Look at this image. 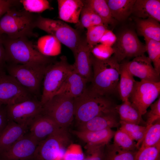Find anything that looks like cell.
<instances>
[{
	"label": "cell",
	"mask_w": 160,
	"mask_h": 160,
	"mask_svg": "<svg viewBox=\"0 0 160 160\" xmlns=\"http://www.w3.org/2000/svg\"><path fill=\"white\" fill-rule=\"evenodd\" d=\"M92 76L90 88L101 95L107 96L117 92L120 64L113 56L100 60L92 55Z\"/></svg>",
	"instance_id": "1"
},
{
	"label": "cell",
	"mask_w": 160,
	"mask_h": 160,
	"mask_svg": "<svg viewBox=\"0 0 160 160\" xmlns=\"http://www.w3.org/2000/svg\"><path fill=\"white\" fill-rule=\"evenodd\" d=\"M1 36L5 50L6 64H50V57L42 54L28 38H11L5 35Z\"/></svg>",
	"instance_id": "2"
},
{
	"label": "cell",
	"mask_w": 160,
	"mask_h": 160,
	"mask_svg": "<svg viewBox=\"0 0 160 160\" xmlns=\"http://www.w3.org/2000/svg\"><path fill=\"white\" fill-rule=\"evenodd\" d=\"M38 16L25 9L11 8L0 20V36L5 35L11 38L37 37L33 30Z\"/></svg>",
	"instance_id": "3"
},
{
	"label": "cell",
	"mask_w": 160,
	"mask_h": 160,
	"mask_svg": "<svg viewBox=\"0 0 160 160\" xmlns=\"http://www.w3.org/2000/svg\"><path fill=\"white\" fill-rule=\"evenodd\" d=\"M115 106L107 96L87 88L81 95L74 99V117L80 125L114 109Z\"/></svg>",
	"instance_id": "4"
},
{
	"label": "cell",
	"mask_w": 160,
	"mask_h": 160,
	"mask_svg": "<svg viewBox=\"0 0 160 160\" xmlns=\"http://www.w3.org/2000/svg\"><path fill=\"white\" fill-rule=\"evenodd\" d=\"M49 64L7 63L5 69L8 74L34 96L39 94L41 82Z\"/></svg>",
	"instance_id": "5"
},
{
	"label": "cell",
	"mask_w": 160,
	"mask_h": 160,
	"mask_svg": "<svg viewBox=\"0 0 160 160\" xmlns=\"http://www.w3.org/2000/svg\"><path fill=\"white\" fill-rule=\"evenodd\" d=\"M37 28L56 38L61 44L74 54L82 40L78 31L60 20H56L38 15L36 23Z\"/></svg>",
	"instance_id": "6"
},
{
	"label": "cell",
	"mask_w": 160,
	"mask_h": 160,
	"mask_svg": "<svg viewBox=\"0 0 160 160\" xmlns=\"http://www.w3.org/2000/svg\"><path fill=\"white\" fill-rule=\"evenodd\" d=\"M73 69L65 56L47 66L43 79V87L40 101L43 105L55 95L66 79Z\"/></svg>",
	"instance_id": "7"
},
{
	"label": "cell",
	"mask_w": 160,
	"mask_h": 160,
	"mask_svg": "<svg viewBox=\"0 0 160 160\" xmlns=\"http://www.w3.org/2000/svg\"><path fill=\"white\" fill-rule=\"evenodd\" d=\"M70 140L67 128H60L39 143L33 160H62Z\"/></svg>",
	"instance_id": "8"
},
{
	"label": "cell",
	"mask_w": 160,
	"mask_h": 160,
	"mask_svg": "<svg viewBox=\"0 0 160 160\" xmlns=\"http://www.w3.org/2000/svg\"><path fill=\"white\" fill-rule=\"evenodd\" d=\"M42 113L60 127L67 128L74 117V98L56 95L43 105Z\"/></svg>",
	"instance_id": "9"
},
{
	"label": "cell",
	"mask_w": 160,
	"mask_h": 160,
	"mask_svg": "<svg viewBox=\"0 0 160 160\" xmlns=\"http://www.w3.org/2000/svg\"><path fill=\"white\" fill-rule=\"evenodd\" d=\"M160 93V81H136L129 100L142 116L146 113L148 108L159 97Z\"/></svg>",
	"instance_id": "10"
},
{
	"label": "cell",
	"mask_w": 160,
	"mask_h": 160,
	"mask_svg": "<svg viewBox=\"0 0 160 160\" xmlns=\"http://www.w3.org/2000/svg\"><path fill=\"white\" fill-rule=\"evenodd\" d=\"M112 47L114 56L119 63L127 57L145 54L146 52L145 45L140 41L135 33L130 29L121 32Z\"/></svg>",
	"instance_id": "11"
},
{
	"label": "cell",
	"mask_w": 160,
	"mask_h": 160,
	"mask_svg": "<svg viewBox=\"0 0 160 160\" xmlns=\"http://www.w3.org/2000/svg\"><path fill=\"white\" fill-rule=\"evenodd\" d=\"M14 78L0 71V107L31 99L34 97Z\"/></svg>",
	"instance_id": "12"
},
{
	"label": "cell",
	"mask_w": 160,
	"mask_h": 160,
	"mask_svg": "<svg viewBox=\"0 0 160 160\" xmlns=\"http://www.w3.org/2000/svg\"><path fill=\"white\" fill-rule=\"evenodd\" d=\"M9 121L29 126L32 121L42 113L43 105L34 97L20 103L5 106Z\"/></svg>",
	"instance_id": "13"
},
{
	"label": "cell",
	"mask_w": 160,
	"mask_h": 160,
	"mask_svg": "<svg viewBox=\"0 0 160 160\" xmlns=\"http://www.w3.org/2000/svg\"><path fill=\"white\" fill-rule=\"evenodd\" d=\"M38 144L28 132L8 148L0 153V160H33Z\"/></svg>",
	"instance_id": "14"
},
{
	"label": "cell",
	"mask_w": 160,
	"mask_h": 160,
	"mask_svg": "<svg viewBox=\"0 0 160 160\" xmlns=\"http://www.w3.org/2000/svg\"><path fill=\"white\" fill-rule=\"evenodd\" d=\"M123 64L133 76L143 80L155 82L160 81V74L153 66L150 59L145 54L135 57L131 61Z\"/></svg>",
	"instance_id": "15"
},
{
	"label": "cell",
	"mask_w": 160,
	"mask_h": 160,
	"mask_svg": "<svg viewBox=\"0 0 160 160\" xmlns=\"http://www.w3.org/2000/svg\"><path fill=\"white\" fill-rule=\"evenodd\" d=\"M73 55L74 70L88 82L91 81L92 76V54L85 39H82Z\"/></svg>",
	"instance_id": "16"
},
{
	"label": "cell",
	"mask_w": 160,
	"mask_h": 160,
	"mask_svg": "<svg viewBox=\"0 0 160 160\" xmlns=\"http://www.w3.org/2000/svg\"><path fill=\"white\" fill-rule=\"evenodd\" d=\"M60 128L50 117L41 113L30 124L29 133L39 143Z\"/></svg>",
	"instance_id": "17"
},
{
	"label": "cell",
	"mask_w": 160,
	"mask_h": 160,
	"mask_svg": "<svg viewBox=\"0 0 160 160\" xmlns=\"http://www.w3.org/2000/svg\"><path fill=\"white\" fill-rule=\"evenodd\" d=\"M88 82L73 69L68 76L56 94L73 98L81 95L86 90Z\"/></svg>",
	"instance_id": "18"
},
{
	"label": "cell",
	"mask_w": 160,
	"mask_h": 160,
	"mask_svg": "<svg viewBox=\"0 0 160 160\" xmlns=\"http://www.w3.org/2000/svg\"><path fill=\"white\" fill-rule=\"evenodd\" d=\"M115 109L100 114L79 125V130L94 131L117 127L120 125Z\"/></svg>",
	"instance_id": "19"
},
{
	"label": "cell",
	"mask_w": 160,
	"mask_h": 160,
	"mask_svg": "<svg viewBox=\"0 0 160 160\" xmlns=\"http://www.w3.org/2000/svg\"><path fill=\"white\" fill-rule=\"evenodd\" d=\"M60 19L65 22L78 24L84 5V1L81 0H57Z\"/></svg>",
	"instance_id": "20"
},
{
	"label": "cell",
	"mask_w": 160,
	"mask_h": 160,
	"mask_svg": "<svg viewBox=\"0 0 160 160\" xmlns=\"http://www.w3.org/2000/svg\"><path fill=\"white\" fill-rule=\"evenodd\" d=\"M29 126L9 121L0 135V153L8 148L26 134Z\"/></svg>",
	"instance_id": "21"
},
{
	"label": "cell",
	"mask_w": 160,
	"mask_h": 160,
	"mask_svg": "<svg viewBox=\"0 0 160 160\" xmlns=\"http://www.w3.org/2000/svg\"><path fill=\"white\" fill-rule=\"evenodd\" d=\"M136 18H151L160 22L159 0H136L132 13Z\"/></svg>",
	"instance_id": "22"
},
{
	"label": "cell",
	"mask_w": 160,
	"mask_h": 160,
	"mask_svg": "<svg viewBox=\"0 0 160 160\" xmlns=\"http://www.w3.org/2000/svg\"><path fill=\"white\" fill-rule=\"evenodd\" d=\"M74 133L87 144L95 145H106L108 144L115 133L111 129L94 131L79 130Z\"/></svg>",
	"instance_id": "23"
},
{
	"label": "cell",
	"mask_w": 160,
	"mask_h": 160,
	"mask_svg": "<svg viewBox=\"0 0 160 160\" xmlns=\"http://www.w3.org/2000/svg\"><path fill=\"white\" fill-rule=\"evenodd\" d=\"M137 31L144 38L160 41L159 22L151 18L135 20Z\"/></svg>",
	"instance_id": "24"
},
{
	"label": "cell",
	"mask_w": 160,
	"mask_h": 160,
	"mask_svg": "<svg viewBox=\"0 0 160 160\" xmlns=\"http://www.w3.org/2000/svg\"><path fill=\"white\" fill-rule=\"evenodd\" d=\"M113 18L116 21L126 20L132 14L136 0H106Z\"/></svg>",
	"instance_id": "25"
},
{
	"label": "cell",
	"mask_w": 160,
	"mask_h": 160,
	"mask_svg": "<svg viewBox=\"0 0 160 160\" xmlns=\"http://www.w3.org/2000/svg\"><path fill=\"white\" fill-rule=\"evenodd\" d=\"M115 109L119 115L120 121L139 125L144 122L139 111L129 100L115 105Z\"/></svg>",
	"instance_id": "26"
},
{
	"label": "cell",
	"mask_w": 160,
	"mask_h": 160,
	"mask_svg": "<svg viewBox=\"0 0 160 160\" xmlns=\"http://www.w3.org/2000/svg\"><path fill=\"white\" fill-rule=\"evenodd\" d=\"M135 81L133 76L123 64H120V76L117 92L123 102L129 100Z\"/></svg>",
	"instance_id": "27"
},
{
	"label": "cell",
	"mask_w": 160,
	"mask_h": 160,
	"mask_svg": "<svg viewBox=\"0 0 160 160\" xmlns=\"http://www.w3.org/2000/svg\"><path fill=\"white\" fill-rule=\"evenodd\" d=\"M37 47L42 54L48 57L57 56L61 52V43L53 36L49 34L39 38Z\"/></svg>",
	"instance_id": "28"
},
{
	"label": "cell",
	"mask_w": 160,
	"mask_h": 160,
	"mask_svg": "<svg viewBox=\"0 0 160 160\" xmlns=\"http://www.w3.org/2000/svg\"><path fill=\"white\" fill-rule=\"evenodd\" d=\"M101 18L105 25L113 24L116 20L113 18L105 0H88L84 1Z\"/></svg>",
	"instance_id": "29"
},
{
	"label": "cell",
	"mask_w": 160,
	"mask_h": 160,
	"mask_svg": "<svg viewBox=\"0 0 160 160\" xmlns=\"http://www.w3.org/2000/svg\"><path fill=\"white\" fill-rule=\"evenodd\" d=\"M102 160H135V151L126 150L114 143L105 146Z\"/></svg>",
	"instance_id": "30"
},
{
	"label": "cell",
	"mask_w": 160,
	"mask_h": 160,
	"mask_svg": "<svg viewBox=\"0 0 160 160\" xmlns=\"http://www.w3.org/2000/svg\"><path fill=\"white\" fill-rule=\"evenodd\" d=\"M120 129L126 132L134 140L137 142L136 147L139 148L144 138L146 129V126L119 121Z\"/></svg>",
	"instance_id": "31"
},
{
	"label": "cell",
	"mask_w": 160,
	"mask_h": 160,
	"mask_svg": "<svg viewBox=\"0 0 160 160\" xmlns=\"http://www.w3.org/2000/svg\"><path fill=\"white\" fill-rule=\"evenodd\" d=\"M146 127V131L139 149L154 146L160 143V120Z\"/></svg>",
	"instance_id": "32"
},
{
	"label": "cell",
	"mask_w": 160,
	"mask_h": 160,
	"mask_svg": "<svg viewBox=\"0 0 160 160\" xmlns=\"http://www.w3.org/2000/svg\"><path fill=\"white\" fill-rule=\"evenodd\" d=\"M84 1V5L80 16V23L82 26L87 29L93 26L104 25L100 17Z\"/></svg>",
	"instance_id": "33"
},
{
	"label": "cell",
	"mask_w": 160,
	"mask_h": 160,
	"mask_svg": "<svg viewBox=\"0 0 160 160\" xmlns=\"http://www.w3.org/2000/svg\"><path fill=\"white\" fill-rule=\"evenodd\" d=\"M146 52L157 72L160 74V41L144 38Z\"/></svg>",
	"instance_id": "34"
},
{
	"label": "cell",
	"mask_w": 160,
	"mask_h": 160,
	"mask_svg": "<svg viewBox=\"0 0 160 160\" xmlns=\"http://www.w3.org/2000/svg\"><path fill=\"white\" fill-rule=\"evenodd\" d=\"M113 143L121 149L127 151H135L136 143L124 131L119 129L115 133Z\"/></svg>",
	"instance_id": "35"
},
{
	"label": "cell",
	"mask_w": 160,
	"mask_h": 160,
	"mask_svg": "<svg viewBox=\"0 0 160 160\" xmlns=\"http://www.w3.org/2000/svg\"><path fill=\"white\" fill-rule=\"evenodd\" d=\"M107 27L104 25H100L91 26L87 29L86 42L90 51L96 45L104 34Z\"/></svg>",
	"instance_id": "36"
},
{
	"label": "cell",
	"mask_w": 160,
	"mask_h": 160,
	"mask_svg": "<svg viewBox=\"0 0 160 160\" xmlns=\"http://www.w3.org/2000/svg\"><path fill=\"white\" fill-rule=\"evenodd\" d=\"M20 2L25 10L32 13H40L46 10L53 9L47 0H21Z\"/></svg>",
	"instance_id": "37"
},
{
	"label": "cell",
	"mask_w": 160,
	"mask_h": 160,
	"mask_svg": "<svg viewBox=\"0 0 160 160\" xmlns=\"http://www.w3.org/2000/svg\"><path fill=\"white\" fill-rule=\"evenodd\" d=\"M135 160H160V143L139 149L136 152Z\"/></svg>",
	"instance_id": "38"
},
{
	"label": "cell",
	"mask_w": 160,
	"mask_h": 160,
	"mask_svg": "<svg viewBox=\"0 0 160 160\" xmlns=\"http://www.w3.org/2000/svg\"><path fill=\"white\" fill-rule=\"evenodd\" d=\"M92 55L100 60H105L111 57L114 54L112 47L100 44L95 45L91 50Z\"/></svg>",
	"instance_id": "39"
},
{
	"label": "cell",
	"mask_w": 160,
	"mask_h": 160,
	"mask_svg": "<svg viewBox=\"0 0 160 160\" xmlns=\"http://www.w3.org/2000/svg\"><path fill=\"white\" fill-rule=\"evenodd\" d=\"M63 155V160H83L84 158L81 147L76 144L69 145Z\"/></svg>",
	"instance_id": "40"
},
{
	"label": "cell",
	"mask_w": 160,
	"mask_h": 160,
	"mask_svg": "<svg viewBox=\"0 0 160 160\" xmlns=\"http://www.w3.org/2000/svg\"><path fill=\"white\" fill-rule=\"evenodd\" d=\"M88 155L83 160H102L105 145H95L87 144Z\"/></svg>",
	"instance_id": "41"
},
{
	"label": "cell",
	"mask_w": 160,
	"mask_h": 160,
	"mask_svg": "<svg viewBox=\"0 0 160 160\" xmlns=\"http://www.w3.org/2000/svg\"><path fill=\"white\" fill-rule=\"evenodd\" d=\"M150 110L147 114L146 127L160 120V97L151 105Z\"/></svg>",
	"instance_id": "42"
},
{
	"label": "cell",
	"mask_w": 160,
	"mask_h": 160,
	"mask_svg": "<svg viewBox=\"0 0 160 160\" xmlns=\"http://www.w3.org/2000/svg\"><path fill=\"white\" fill-rule=\"evenodd\" d=\"M117 36L111 30L106 29L101 38L99 43L112 47L116 42Z\"/></svg>",
	"instance_id": "43"
},
{
	"label": "cell",
	"mask_w": 160,
	"mask_h": 160,
	"mask_svg": "<svg viewBox=\"0 0 160 160\" xmlns=\"http://www.w3.org/2000/svg\"><path fill=\"white\" fill-rule=\"evenodd\" d=\"M19 2L18 0H0V17Z\"/></svg>",
	"instance_id": "44"
},
{
	"label": "cell",
	"mask_w": 160,
	"mask_h": 160,
	"mask_svg": "<svg viewBox=\"0 0 160 160\" xmlns=\"http://www.w3.org/2000/svg\"><path fill=\"white\" fill-rule=\"evenodd\" d=\"M9 121L7 116L5 107L3 106L0 107V135Z\"/></svg>",
	"instance_id": "45"
},
{
	"label": "cell",
	"mask_w": 160,
	"mask_h": 160,
	"mask_svg": "<svg viewBox=\"0 0 160 160\" xmlns=\"http://www.w3.org/2000/svg\"><path fill=\"white\" fill-rule=\"evenodd\" d=\"M6 65V54L1 36H0V71H4Z\"/></svg>",
	"instance_id": "46"
},
{
	"label": "cell",
	"mask_w": 160,
	"mask_h": 160,
	"mask_svg": "<svg viewBox=\"0 0 160 160\" xmlns=\"http://www.w3.org/2000/svg\"><path fill=\"white\" fill-rule=\"evenodd\" d=\"M54 160H61V159H56Z\"/></svg>",
	"instance_id": "47"
},
{
	"label": "cell",
	"mask_w": 160,
	"mask_h": 160,
	"mask_svg": "<svg viewBox=\"0 0 160 160\" xmlns=\"http://www.w3.org/2000/svg\"></svg>",
	"instance_id": "48"
}]
</instances>
